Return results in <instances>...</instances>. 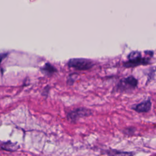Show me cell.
Returning <instances> with one entry per match:
<instances>
[{
    "label": "cell",
    "mask_w": 156,
    "mask_h": 156,
    "mask_svg": "<svg viewBox=\"0 0 156 156\" xmlns=\"http://www.w3.org/2000/svg\"><path fill=\"white\" fill-rule=\"evenodd\" d=\"M138 85V80L133 76H130L122 79L118 83L117 88L120 91L135 88Z\"/></svg>",
    "instance_id": "3957f363"
},
{
    "label": "cell",
    "mask_w": 156,
    "mask_h": 156,
    "mask_svg": "<svg viewBox=\"0 0 156 156\" xmlns=\"http://www.w3.org/2000/svg\"><path fill=\"white\" fill-rule=\"evenodd\" d=\"M8 53L7 52H3V53H0V63H1L2 60L7 56Z\"/></svg>",
    "instance_id": "9c48e42d"
},
{
    "label": "cell",
    "mask_w": 156,
    "mask_h": 156,
    "mask_svg": "<svg viewBox=\"0 0 156 156\" xmlns=\"http://www.w3.org/2000/svg\"><path fill=\"white\" fill-rule=\"evenodd\" d=\"M151 105L152 102L150 99H148L133 106L132 108L138 113H146L150 111Z\"/></svg>",
    "instance_id": "5b68a950"
},
{
    "label": "cell",
    "mask_w": 156,
    "mask_h": 156,
    "mask_svg": "<svg viewBox=\"0 0 156 156\" xmlns=\"http://www.w3.org/2000/svg\"><path fill=\"white\" fill-rule=\"evenodd\" d=\"M150 64V60L148 58L139 57L133 60H129L123 63V66L126 68H133L139 65H146Z\"/></svg>",
    "instance_id": "277c9868"
},
{
    "label": "cell",
    "mask_w": 156,
    "mask_h": 156,
    "mask_svg": "<svg viewBox=\"0 0 156 156\" xmlns=\"http://www.w3.org/2000/svg\"><path fill=\"white\" fill-rule=\"evenodd\" d=\"M94 63L93 61L83 58H74L70 59L68 65L70 68H74L78 70H87L91 68Z\"/></svg>",
    "instance_id": "6da1fadb"
},
{
    "label": "cell",
    "mask_w": 156,
    "mask_h": 156,
    "mask_svg": "<svg viewBox=\"0 0 156 156\" xmlns=\"http://www.w3.org/2000/svg\"><path fill=\"white\" fill-rule=\"evenodd\" d=\"M41 70L44 73H46V74H49V75L57 72L56 68L49 63H45L44 65L41 68Z\"/></svg>",
    "instance_id": "52a82bcc"
},
{
    "label": "cell",
    "mask_w": 156,
    "mask_h": 156,
    "mask_svg": "<svg viewBox=\"0 0 156 156\" xmlns=\"http://www.w3.org/2000/svg\"><path fill=\"white\" fill-rule=\"evenodd\" d=\"M1 147L6 151H9L10 152H13L16 151L18 148L19 146L16 143H13L10 142V141L5 143H2V144L1 145Z\"/></svg>",
    "instance_id": "8992f818"
},
{
    "label": "cell",
    "mask_w": 156,
    "mask_h": 156,
    "mask_svg": "<svg viewBox=\"0 0 156 156\" xmlns=\"http://www.w3.org/2000/svg\"><path fill=\"white\" fill-rule=\"evenodd\" d=\"M92 114L91 110L86 108H77L71 112H69L67 114V119L70 122H76L80 118L86 117L91 115Z\"/></svg>",
    "instance_id": "7a4b0ae2"
},
{
    "label": "cell",
    "mask_w": 156,
    "mask_h": 156,
    "mask_svg": "<svg viewBox=\"0 0 156 156\" xmlns=\"http://www.w3.org/2000/svg\"><path fill=\"white\" fill-rule=\"evenodd\" d=\"M141 57V54L140 52L137 51H134L131 52L127 56V58H129V60H133V59H135L139 57Z\"/></svg>",
    "instance_id": "ba28073f"
}]
</instances>
